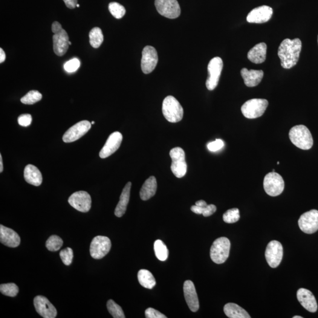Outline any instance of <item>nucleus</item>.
I'll return each instance as SVG.
<instances>
[{
	"label": "nucleus",
	"mask_w": 318,
	"mask_h": 318,
	"mask_svg": "<svg viewBox=\"0 0 318 318\" xmlns=\"http://www.w3.org/2000/svg\"><path fill=\"white\" fill-rule=\"evenodd\" d=\"M265 258L271 268L278 267L283 258L282 244L277 241H272L269 243L266 249Z\"/></svg>",
	"instance_id": "f8f14e48"
},
{
	"label": "nucleus",
	"mask_w": 318,
	"mask_h": 318,
	"mask_svg": "<svg viewBox=\"0 0 318 318\" xmlns=\"http://www.w3.org/2000/svg\"><path fill=\"white\" fill-rule=\"evenodd\" d=\"M68 202L72 207L81 212H88L91 206V196L85 191L74 193L68 198Z\"/></svg>",
	"instance_id": "2eb2a0df"
},
{
	"label": "nucleus",
	"mask_w": 318,
	"mask_h": 318,
	"mask_svg": "<svg viewBox=\"0 0 318 318\" xmlns=\"http://www.w3.org/2000/svg\"><path fill=\"white\" fill-rule=\"evenodd\" d=\"M123 136L121 133L115 132L109 136L105 146L100 150L99 156L102 159L109 157L119 148L122 142Z\"/></svg>",
	"instance_id": "a211bd4d"
},
{
	"label": "nucleus",
	"mask_w": 318,
	"mask_h": 318,
	"mask_svg": "<svg viewBox=\"0 0 318 318\" xmlns=\"http://www.w3.org/2000/svg\"><path fill=\"white\" fill-rule=\"evenodd\" d=\"M66 6L70 9H74L77 4V0H63Z\"/></svg>",
	"instance_id": "c03bdc74"
},
{
	"label": "nucleus",
	"mask_w": 318,
	"mask_h": 318,
	"mask_svg": "<svg viewBox=\"0 0 318 318\" xmlns=\"http://www.w3.org/2000/svg\"><path fill=\"white\" fill-rule=\"evenodd\" d=\"M34 305L40 316L45 318H55L57 312L56 308L49 301L47 297L37 296L34 299Z\"/></svg>",
	"instance_id": "f3484780"
},
{
	"label": "nucleus",
	"mask_w": 318,
	"mask_h": 318,
	"mask_svg": "<svg viewBox=\"0 0 318 318\" xmlns=\"http://www.w3.org/2000/svg\"><path fill=\"white\" fill-rule=\"evenodd\" d=\"M107 308H108L109 313L114 318H124L126 317L122 308L117 304L114 300H109L108 303H107Z\"/></svg>",
	"instance_id": "473e14b6"
},
{
	"label": "nucleus",
	"mask_w": 318,
	"mask_h": 318,
	"mask_svg": "<svg viewBox=\"0 0 318 318\" xmlns=\"http://www.w3.org/2000/svg\"><path fill=\"white\" fill-rule=\"evenodd\" d=\"M137 277L138 282L143 287L152 289L156 285V280L152 273L148 270H141L138 271Z\"/></svg>",
	"instance_id": "c85d7f7f"
},
{
	"label": "nucleus",
	"mask_w": 318,
	"mask_h": 318,
	"mask_svg": "<svg viewBox=\"0 0 318 318\" xmlns=\"http://www.w3.org/2000/svg\"><path fill=\"white\" fill-rule=\"evenodd\" d=\"M303 317H300V316H295L293 317V318H302Z\"/></svg>",
	"instance_id": "09e8293b"
},
{
	"label": "nucleus",
	"mask_w": 318,
	"mask_h": 318,
	"mask_svg": "<svg viewBox=\"0 0 318 318\" xmlns=\"http://www.w3.org/2000/svg\"><path fill=\"white\" fill-rule=\"evenodd\" d=\"M146 318H166L165 315L156 309L149 308L145 311Z\"/></svg>",
	"instance_id": "a19ab883"
},
{
	"label": "nucleus",
	"mask_w": 318,
	"mask_h": 318,
	"mask_svg": "<svg viewBox=\"0 0 318 318\" xmlns=\"http://www.w3.org/2000/svg\"><path fill=\"white\" fill-rule=\"evenodd\" d=\"M5 53L3 50L1 48H0V63H3L5 60Z\"/></svg>",
	"instance_id": "a18cd8bd"
},
{
	"label": "nucleus",
	"mask_w": 318,
	"mask_h": 318,
	"mask_svg": "<svg viewBox=\"0 0 318 318\" xmlns=\"http://www.w3.org/2000/svg\"><path fill=\"white\" fill-rule=\"evenodd\" d=\"M0 242L8 247L16 248L21 242V239L18 233L13 229L0 225Z\"/></svg>",
	"instance_id": "4be33fe9"
},
{
	"label": "nucleus",
	"mask_w": 318,
	"mask_h": 318,
	"mask_svg": "<svg viewBox=\"0 0 318 318\" xmlns=\"http://www.w3.org/2000/svg\"></svg>",
	"instance_id": "5fc2aeb1"
},
{
	"label": "nucleus",
	"mask_w": 318,
	"mask_h": 318,
	"mask_svg": "<svg viewBox=\"0 0 318 318\" xmlns=\"http://www.w3.org/2000/svg\"><path fill=\"white\" fill-rule=\"evenodd\" d=\"M264 187L268 195L275 197L281 194L284 190L285 182L281 176L275 172H270L265 176Z\"/></svg>",
	"instance_id": "0eeeda50"
},
{
	"label": "nucleus",
	"mask_w": 318,
	"mask_h": 318,
	"mask_svg": "<svg viewBox=\"0 0 318 318\" xmlns=\"http://www.w3.org/2000/svg\"><path fill=\"white\" fill-rule=\"evenodd\" d=\"M302 42L299 39L283 40L278 48V56L283 68L290 69L294 67L298 62Z\"/></svg>",
	"instance_id": "f257e3e1"
},
{
	"label": "nucleus",
	"mask_w": 318,
	"mask_h": 318,
	"mask_svg": "<svg viewBox=\"0 0 318 318\" xmlns=\"http://www.w3.org/2000/svg\"><path fill=\"white\" fill-rule=\"evenodd\" d=\"M224 146V142L221 139H216L207 144V148L211 152H216Z\"/></svg>",
	"instance_id": "79ce46f5"
},
{
	"label": "nucleus",
	"mask_w": 318,
	"mask_h": 318,
	"mask_svg": "<svg viewBox=\"0 0 318 318\" xmlns=\"http://www.w3.org/2000/svg\"><path fill=\"white\" fill-rule=\"evenodd\" d=\"M71 45V43L70 42H69V45Z\"/></svg>",
	"instance_id": "603ef678"
},
{
	"label": "nucleus",
	"mask_w": 318,
	"mask_h": 318,
	"mask_svg": "<svg viewBox=\"0 0 318 318\" xmlns=\"http://www.w3.org/2000/svg\"><path fill=\"white\" fill-rule=\"evenodd\" d=\"M109 10L115 19H120L125 15L126 9L122 5L116 2H112L109 5Z\"/></svg>",
	"instance_id": "e433bc0d"
},
{
	"label": "nucleus",
	"mask_w": 318,
	"mask_h": 318,
	"mask_svg": "<svg viewBox=\"0 0 318 318\" xmlns=\"http://www.w3.org/2000/svg\"><path fill=\"white\" fill-rule=\"evenodd\" d=\"M241 73L245 85L250 88L258 86L264 76V71L262 70H249L246 68L242 69Z\"/></svg>",
	"instance_id": "5701e85b"
},
{
	"label": "nucleus",
	"mask_w": 318,
	"mask_h": 318,
	"mask_svg": "<svg viewBox=\"0 0 318 318\" xmlns=\"http://www.w3.org/2000/svg\"><path fill=\"white\" fill-rule=\"evenodd\" d=\"M297 299L303 308L309 312H316L318 305L316 299L310 291L300 288L297 292Z\"/></svg>",
	"instance_id": "412c9836"
},
{
	"label": "nucleus",
	"mask_w": 318,
	"mask_h": 318,
	"mask_svg": "<svg viewBox=\"0 0 318 318\" xmlns=\"http://www.w3.org/2000/svg\"><path fill=\"white\" fill-rule=\"evenodd\" d=\"M32 122V116L31 114H24L20 115L18 118L19 125L23 127H28L30 125Z\"/></svg>",
	"instance_id": "37998d69"
},
{
	"label": "nucleus",
	"mask_w": 318,
	"mask_h": 318,
	"mask_svg": "<svg viewBox=\"0 0 318 318\" xmlns=\"http://www.w3.org/2000/svg\"><path fill=\"white\" fill-rule=\"evenodd\" d=\"M63 245V241L62 238L57 235H52L46 242L45 247L48 250L55 251L59 250Z\"/></svg>",
	"instance_id": "f704fd0d"
},
{
	"label": "nucleus",
	"mask_w": 318,
	"mask_h": 318,
	"mask_svg": "<svg viewBox=\"0 0 318 318\" xmlns=\"http://www.w3.org/2000/svg\"><path fill=\"white\" fill-rule=\"evenodd\" d=\"M91 123L88 120H83L71 126L63 135V140L65 143H71L79 140L91 129Z\"/></svg>",
	"instance_id": "ddd939ff"
},
{
	"label": "nucleus",
	"mask_w": 318,
	"mask_h": 318,
	"mask_svg": "<svg viewBox=\"0 0 318 318\" xmlns=\"http://www.w3.org/2000/svg\"><path fill=\"white\" fill-rule=\"evenodd\" d=\"M111 248V241L108 237L97 236L92 240L90 251L92 258L100 259L109 252Z\"/></svg>",
	"instance_id": "9d476101"
},
{
	"label": "nucleus",
	"mask_w": 318,
	"mask_h": 318,
	"mask_svg": "<svg viewBox=\"0 0 318 318\" xmlns=\"http://www.w3.org/2000/svg\"><path fill=\"white\" fill-rule=\"evenodd\" d=\"M183 292L185 300L190 311L197 312L199 308V302L197 293L193 283L186 280L184 283Z\"/></svg>",
	"instance_id": "aec40b11"
},
{
	"label": "nucleus",
	"mask_w": 318,
	"mask_h": 318,
	"mask_svg": "<svg viewBox=\"0 0 318 318\" xmlns=\"http://www.w3.org/2000/svg\"><path fill=\"white\" fill-rule=\"evenodd\" d=\"M273 10L267 5L256 7L251 10L247 16V22L250 23L261 24L267 22L271 19Z\"/></svg>",
	"instance_id": "6ab92c4d"
},
{
	"label": "nucleus",
	"mask_w": 318,
	"mask_h": 318,
	"mask_svg": "<svg viewBox=\"0 0 318 318\" xmlns=\"http://www.w3.org/2000/svg\"><path fill=\"white\" fill-rule=\"evenodd\" d=\"M277 164H279V161H278V162L277 163Z\"/></svg>",
	"instance_id": "864d4df0"
},
{
	"label": "nucleus",
	"mask_w": 318,
	"mask_h": 318,
	"mask_svg": "<svg viewBox=\"0 0 318 318\" xmlns=\"http://www.w3.org/2000/svg\"><path fill=\"white\" fill-rule=\"evenodd\" d=\"M291 142L302 150H309L313 146L314 140L309 130L305 126L293 127L289 134Z\"/></svg>",
	"instance_id": "f03ea898"
},
{
	"label": "nucleus",
	"mask_w": 318,
	"mask_h": 318,
	"mask_svg": "<svg viewBox=\"0 0 318 318\" xmlns=\"http://www.w3.org/2000/svg\"><path fill=\"white\" fill-rule=\"evenodd\" d=\"M300 229L307 234H312L318 230V211L311 210L300 216L298 221Z\"/></svg>",
	"instance_id": "4468645a"
},
{
	"label": "nucleus",
	"mask_w": 318,
	"mask_h": 318,
	"mask_svg": "<svg viewBox=\"0 0 318 318\" xmlns=\"http://www.w3.org/2000/svg\"><path fill=\"white\" fill-rule=\"evenodd\" d=\"M230 242L225 237L215 240L210 248V258L217 264H224L229 256Z\"/></svg>",
	"instance_id": "39448f33"
},
{
	"label": "nucleus",
	"mask_w": 318,
	"mask_h": 318,
	"mask_svg": "<svg viewBox=\"0 0 318 318\" xmlns=\"http://www.w3.org/2000/svg\"><path fill=\"white\" fill-rule=\"evenodd\" d=\"M216 206L214 204H207L206 206H198L196 205L191 207V210L193 213L198 214V215H202L204 217H209L215 213L216 211Z\"/></svg>",
	"instance_id": "2f4dec72"
},
{
	"label": "nucleus",
	"mask_w": 318,
	"mask_h": 318,
	"mask_svg": "<svg viewBox=\"0 0 318 318\" xmlns=\"http://www.w3.org/2000/svg\"><path fill=\"white\" fill-rule=\"evenodd\" d=\"M80 66V62L77 58H74L68 61L64 65V68L68 73H74L79 69Z\"/></svg>",
	"instance_id": "ea45409f"
},
{
	"label": "nucleus",
	"mask_w": 318,
	"mask_h": 318,
	"mask_svg": "<svg viewBox=\"0 0 318 318\" xmlns=\"http://www.w3.org/2000/svg\"><path fill=\"white\" fill-rule=\"evenodd\" d=\"M158 55L155 48L147 45L143 48L141 67L144 74H149L155 70L158 63Z\"/></svg>",
	"instance_id": "dca6fc26"
},
{
	"label": "nucleus",
	"mask_w": 318,
	"mask_h": 318,
	"mask_svg": "<svg viewBox=\"0 0 318 318\" xmlns=\"http://www.w3.org/2000/svg\"><path fill=\"white\" fill-rule=\"evenodd\" d=\"M90 44L94 48L102 45L104 37L102 30L99 27H94L89 33Z\"/></svg>",
	"instance_id": "c756f323"
},
{
	"label": "nucleus",
	"mask_w": 318,
	"mask_h": 318,
	"mask_svg": "<svg viewBox=\"0 0 318 318\" xmlns=\"http://www.w3.org/2000/svg\"><path fill=\"white\" fill-rule=\"evenodd\" d=\"M172 163L171 170L178 178L184 177L187 172V163L185 160V153L181 147H175L170 152Z\"/></svg>",
	"instance_id": "6e6552de"
},
{
	"label": "nucleus",
	"mask_w": 318,
	"mask_h": 318,
	"mask_svg": "<svg viewBox=\"0 0 318 318\" xmlns=\"http://www.w3.org/2000/svg\"><path fill=\"white\" fill-rule=\"evenodd\" d=\"M156 256L161 261H165L168 258L169 250L166 245L161 240H156L154 244Z\"/></svg>",
	"instance_id": "7c9ffc66"
},
{
	"label": "nucleus",
	"mask_w": 318,
	"mask_h": 318,
	"mask_svg": "<svg viewBox=\"0 0 318 318\" xmlns=\"http://www.w3.org/2000/svg\"><path fill=\"white\" fill-rule=\"evenodd\" d=\"M268 105V101L266 99H251L243 105L241 111L245 117L253 119L261 117L264 114Z\"/></svg>",
	"instance_id": "423d86ee"
},
{
	"label": "nucleus",
	"mask_w": 318,
	"mask_h": 318,
	"mask_svg": "<svg viewBox=\"0 0 318 318\" xmlns=\"http://www.w3.org/2000/svg\"><path fill=\"white\" fill-rule=\"evenodd\" d=\"M42 97V94L39 91H31L22 98L21 102L25 105H33L41 100Z\"/></svg>",
	"instance_id": "72a5a7b5"
},
{
	"label": "nucleus",
	"mask_w": 318,
	"mask_h": 318,
	"mask_svg": "<svg viewBox=\"0 0 318 318\" xmlns=\"http://www.w3.org/2000/svg\"><path fill=\"white\" fill-rule=\"evenodd\" d=\"M224 312L230 318H250V314L238 305L228 303L224 306Z\"/></svg>",
	"instance_id": "cd10ccee"
},
{
	"label": "nucleus",
	"mask_w": 318,
	"mask_h": 318,
	"mask_svg": "<svg viewBox=\"0 0 318 318\" xmlns=\"http://www.w3.org/2000/svg\"><path fill=\"white\" fill-rule=\"evenodd\" d=\"M164 117L170 123H178L183 117V109L177 99L172 95L164 99L162 105Z\"/></svg>",
	"instance_id": "20e7f679"
},
{
	"label": "nucleus",
	"mask_w": 318,
	"mask_h": 318,
	"mask_svg": "<svg viewBox=\"0 0 318 318\" xmlns=\"http://www.w3.org/2000/svg\"><path fill=\"white\" fill-rule=\"evenodd\" d=\"M132 183L128 182L124 186L122 193L120 195V201L115 207L114 214L118 218H121L125 213L127 205H128L131 196Z\"/></svg>",
	"instance_id": "b1692460"
},
{
	"label": "nucleus",
	"mask_w": 318,
	"mask_h": 318,
	"mask_svg": "<svg viewBox=\"0 0 318 318\" xmlns=\"http://www.w3.org/2000/svg\"><path fill=\"white\" fill-rule=\"evenodd\" d=\"M239 219L240 213L238 208H233L227 210L223 216V219L227 224H233L238 222Z\"/></svg>",
	"instance_id": "4c0bfd02"
},
{
	"label": "nucleus",
	"mask_w": 318,
	"mask_h": 318,
	"mask_svg": "<svg viewBox=\"0 0 318 318\" xmlns=\"http://www.w3.org/2000/svg\"><path fill=\"white\" fill-rule=\"evenodd\" d=\"M91 123V124H94L95 123V122H94V121H92Z\"/></svg>",
	"instance_id": "8fccbe9b"
},
{
	"label": "nucleus",
	"mask_w": 318,
	"mask_h": 318,
	"mask_svg": "<svg viewBox=\"0 0 318 318\" xmlns=\"http://www.w3.org/2000/svg\"><path fill=\"white\" fill-rule=\"evenodd\" d=\"M223 66V61L219 57H214L210 61L207 67L208 77L206 82V88L209 91H213L218 86Z\"/></svg>",
	"instance_id": "1a4fd4ad"
},
{
	"label": "nucleus",
	"mask_w": 318,
	"mask_h": 318,
	"mask_svg": "<svg viewBox=\"0 0 318 318\" xmlns=\"http://www.w3.org/2000/svg\"><path fill=\"white\" fill-rule=\"evenodd\" d=\"M267 45L265 43L256 45L248 52V59L254 64L264 63L267 57Z\"/></svg>",
	"instance_id": "393cba45"
},
{
	"label": "nucleus",
	"mask_w": 318,
	"mask_h": 318,
	"mask_svg": "<svg viewBox=\"0 0 318 318\" xmlns=\"http://www.w3.org/2000/svg\"><path fill=\"white\" fill-rule=\"evenodd\" d=\"M54 33L53 37V50L58 56H63L68 51L69 45V37L67 32L62 28L60 23L54 22L51 26Z\"/></svg>",
	"instance_id": "7ed1b4c3"
},
{
	"label": "nucleus",
	"mask_w": 318,
	"mask_h": 318,
	"mask_svg": "<svg viewBox=\"0 0 318 318\" xmlns=\"http://www.w3.org/2000/svg\"><path fill=\"white\" fill-rule=\"evenodd\" d=\"M76 7H80V5L77 4V5H76Z\"/></svg>",
	"instance_id": "3c124183"
},
{
	"label": "nucleus",
	"mask_w": 318,
	"mask_h": 318,
	"mask_svg": "<svg viewBox=\"0 0 318 318\" xmlns=\"http://www.w3.org/2000/svg\"><path fill=\"white\" fill-rule=\"evenodd\" d=\"M3 171V164H2V159L1 155H0V172Z\"/></svg>",
	"instance_id": "de8ad7c7"
},
{
	"label": "nucleus",
	"mask_w": 318,
	"mask_h": 318,
	"mask_svg": "<svg viewBox=\"0 0 318 318\" xmlns=\"http://www.w3.org/2000/svg\"><path fill=\"white\" fill-rule=\"evenodd\" d=\"M159 14L166 18L174 19L180 16L181 10L177 0H155Z\"/></svg>",
	"instance_id": "9b49d317"
},
{
	"label": "nucleus",
	"mask_w": 318,
	"mask_h": 318,
	"mask_svg": "<svg viewBox=\"0 0 318 318\" xmlns=\"http://www.w3.org/2000/svg\"><path fill=\"white\" fill-rule=\"evenodd\" d=\"M195 204L196 205V206H201V207L206 206L207 205L206 202L203 200H201L196 202Z\"/></svg>",
	"instance_id": "49530a36"
},
{
	"label": "nucleus",
	"mask_w": 318,
	"mask_h": 318,
	"mask_svg": "<svg viewBox=\"0 0 318 318\" xmlns=\"http://www.w3.org/2000/svg\"><path fill=\"white\" fill-rule=\"evenodd\" d=\"M60 256L63 264L68 266L71 265L73 259V251L70 248H67L60 251Z\"/></svg>",
	"instance_id": "58836bf2"
},
{
	"label": "nucleus",
	"mask_w": 318,
	"mask_h": 318,
	"mask_svg": "<svg viewBox=\"0 0 318 318\" xmlns=\"http://www.w3.org/2000/svg\"><path fill=\"white\" fill-rule=\"evenodd\" d=\"M157 181L154 176L147 179L140 191L141 200L147 201L154 196L157 190Z\"/></svg>",
	"instance_id": "bb28decb"
},
{
	"label": "nucleus",
	"mask_w": 318,
	"mask_h": 318,
	"mask_svg": "<svg viewBox=\"0 0 318 318\" xmlns=\"http://www.w3.org/2000/svg\"><path fill=\"white\" fill-rule=\"evenodd\" d=\"M24 179L28 183L39 186L43 182V177L39 169L33 164L26 166L24 172Z\"/></svg>",
	"instance_id": "a878e982"
},
{
	"label": "nucleus",
	"mask_w": 318,
	"mask_h": 318,
	"mask_svg": "<svg viewBox=\"0 0 318 318\" xmlns=\"http://www.w3.org/2000/svg\"><path fill=\"white\" fill-rule=\"evenodd\" d=\"M0 291L5 296L15 297L19 293V289L15 283H5L0 285Z\"/></svg>",
	"instance_id": "c9c22d12"
}]
</instances>
